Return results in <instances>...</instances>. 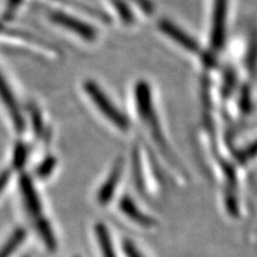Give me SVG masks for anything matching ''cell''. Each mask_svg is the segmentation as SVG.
<instances>
[{
    "instance_id": "6da1fadb",
    "label": "cell",
    "mask_w": 257,
    "mask_h": 257,
    "mask_svg": "<svg viewBox=\"0 0 257 257\" xmlns=\"http://www.w3.org/2000/svg\"><path fill=\"white\" fill-rule=\"evenodd\" d=\"M21 194L23 198L24 206L28 212L29 218L35 225L36 230L39 236L41 237L42 241L50 251H55L57 247V241L53 232L50 223L45 219L43 208L41 205V200L39 198L38 193L34 182L31 181L29 176L23 174L20 178Z\"/></svg>"
},
{
    "instance_id": "7a4b0ae2",
    "label": "cell",
    "mask_w": 257,
    "mask_h": 257,
    "mask_svg": "<svg viewBox=\"0 0 257 257\" xmlns=\"http://www.w3.org/2000/svg\"><path fill=\"white\" fill-rule=\"evenodd\" d=\"M84 91L88 98L92 102L101 114L105 117L110 123L114 124L120 131H127L130 128V121L123 115L121 110H119L105 91L101 89V87L92 80H86L83 85Z\"/></svg>"
},
{
    "instance_id": "3957f363",
    "label": "cell",
    "mask_w": 257,
    "mask_h": 257,
    "mask_svg": "<svg viewBox=\"0 0 257 257\" xmlns=\"http://www.w3.org/2000/svg\"><path fill=\"white\" fill-rule=\"evenodd\" d=\"M135 105L140 118L144 124L148 127L149 132L154 136L157 144L163 150H166L164 136L161 132L156 109L151 99V92L146 83H140L135 87Z\"/></svg>"
},
{
    "instance_id": "277c9868",
    "label": "cell",
    "mask_w": 257,
    "mask_h": 257,
    "mask_svg": "<svg viewBox=\"0 0 257 257\" xmlns=\"http://www.w3.org/2000/svg\"><path fill=\"white\" fill-rule=\"evenodd\" d=\"M47 16L48 20L54 23L55 25L72 32L85 41L92 42L96 39V30L89 24L75 18L73 15L61 11H50L47 13Z\"/></svg>"
},
{
    "instance_id": "5b68a950",
    "label": "cell",
    "mask_w": 257,
    "mask_h": 257,
    "mask_svg": "<svg viewBox=\"0 0 257 257\" xmlns=\"http://www.w3.org/2000/svg\"><path fill=\"white\" fill-rule=\"evenodd\" d=\"M13 94L14 93L12 92L10 86L8 85L5 76L3 75L2 71H0V100H2L7 110H9L8 112H9L11 117L15 130L21 132L24 128V119L19 107V104L16 102Z\"/></svg>"
},
{
    "instance_id": "8992f818",
    "label": "cell",
    "mask_w": 257,
    "mask_h": 257,
    "mask_svg": "<svg viewBox=\"0 0 257 257\" xmlns=\"http://www.w3.org/2000/svg\"><path fill=\"white\" fill-rule=\"evenodd\" d=\"M159 29L164 32V34L173 39L175 42L181 45L183 48H186L191 53H198L199 47L198 44L193 40L190 36H188L186 32L182 31L180 28L177 27L175 24L171 23L167 20H161L158 24Z\"/></svg>"
},
{
    "instance_id": "52a82bcc",
    "label": "cell",
    "mask_w": 257,
    "mask_h": 257,
    "mask_svg": "<svg viewBox=\"0 0 257 257\" xmlns=\"http://www.w3.org/2000/svg\"><path fill=\"white\" fill-rule=\"evenodd\" d=\"M227 0H214L212 43L215 47H220L224 41L225 23H226Z\"/></svg>"
},
{
    "instance_id": "ba28073f",
    "label": "cell",
    "mask_w": 257,
    "mask_h": 257,
    "mask_svg": "<svg viewBox=\"0 0 257 257\" xmlns=\"http://www.w3.org/2000/svg\"><path fill=\"white\" fill-rule=\"evenodd\" d=\"M119 208L120 210L127 216V218H130L136 224L141 225V226L145 228L152 227L156 224L155 221L152 220L150 216L145 214L139 207H136V205L130 197L124 196L121 200H120Z\"/></svg>"
},
{
    "instance_id": "9c48e42d",
    "label": "cell",
    "mask_w": 257,
    "mask_h": 257,
    "mask_svg": "<svg viewBox=\"0 0 257 257\" xmlns=\"http://www.w3.org/2000/svg\"><path fill=\"white\" fill-rule=\"evenodd\" d=\"M121 174H122V163L118 162L114 167H112V170L109 176L107 177L106 181L103 183V186L99 191L98 199L102 205L107 204L112 198V196H114V193L116 191L117 184L119 182L120 177H121Z\"/></svg>"
},
{
    "instance_id": "30bf717a",
    "label": "cell",
    "mask_w": 257,
    "mask_h": 257,
    "mask_svg": "<svg viewBox=\"0 0 257 257\" xmlns=\"http://www.w3.org/2000/svg\"><path fill=\"white\" fill-rule=\"evenodd\" d=\"M95 236L96 239H98V244L102 257H117L116 252L114 250V244H112L110 235L107 228L105 227V225H95Z\"/></svg>"
},
{
    "instance_id": "8fae6325",
    "label": "cell",
    "mask_w": 257,
    "mask_h": 257,
    "mask_svg": "<svg viewBox=\"0 0 257 257\" xmlns=\"http://www.w3.org/2000/svg\"><path fill=\"white\" fill-rule=\"evenodd\" d=\"M26 237V232L24 229L19 228L14 230L11 237L6 241V243L0 247V257H11L14 252L18 250Z\"/></svg>"
},
{
    "instance_id": "7c38bea8",
    "label": "cell",
    "mask_w": 257,
    "mask_h": 257,
    "mask_svg": "<svg viewBox=\"0 0 257 257\" xmlns=\"http://www.w3.org/2000/svg\"><path fill=\"white\" fill-rule=\"evenodd\" d=\"M110 5L114 8V10L117 12V14L120 16V19L122 20L125 24H132L134 22V16L131 12L130 8L127 7L124 0H108Z\"/></svg>"
},
{
    "instance_id": "4fadbf2b",
    "label": "cell",
    "mask_w": 257,
    "mask_h": 257,
    "mask_svg": "<svg viewBox=\"0 0 257 257\" xmlns=\"http://www.w3.org/2000/svg\"><path fill=\"white\" fill-rule=\"evenodd\" d=\"M27 159V147L25 145L19 144L14 152V166L21 168L26 162Z\"/></svg>"
},
{
    "instance_id": "5bb4252c",
    "label": "cell",
    "mask_w": 257,
    "mask_h": 257,
    "mask_svg": "<svg viewBox=\"0 0 257 257\" xmlns=\"http://www.w3.org/2000/svg\"><path fill=\"white\" fill-rule=\"evenodd\" d=\"M56 165V161L54 158H47L45 159L43 162L40 164V166L38 167L37 170V174L39 177L41 178H44V177H47L52 173V171L54 170V167Z\"/></svg>"
},
{
    "instance_id": "9a60e30c",
    "label": "cell",
    "mask_w": 257,
    "mask_h": 257,
    "mask_svg": "<svg viewBox=\"0 0 257 257\" xmlns=\"http://www.w3.org/2000/svg\"><path fill=\"white\" fill-rule=\"evenodd\" d=\"M132 2L138 5L145 14H152L155 11V6L150 0H132Z\"/></svg>"
},
{
    "instance_id": "2e32d148",
    "label": "cell",
    "mask_w": 257,
    "mask_h": 257,
    "mask_svg": "<svg viewBox=\"0 0 257 257\" xmlns=\"http://www.w3.org/2000/svg\"><path fill=\"white\" fill-rule=\"evenodd\" d=\"M123 250L126 257H144L142 253L136 248V246L130 242V241H125L123 244Z\"/></svg>"
},
{
    "instance_id": "e0dca14e",
    "label": "cell",
    "mask_w": 257,
    "mask_h": 257,
    "mask_svg": "<svg viewBox=\"0 0 257 257\" xmlns=\"http://www.w3.org/2000/svg\"><path fill=\"white\" fill-rule=\"evenodd\" d=\"M11 178V173L9 171H5L3 174H0V194H2L7 184L9 183Z\"/></svg>"
}]
</instances>
